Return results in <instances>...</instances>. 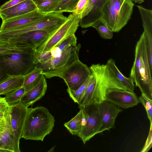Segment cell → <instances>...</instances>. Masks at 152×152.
I'll return each instance as SVG.
<instances>
[{
    "label": "cell",
    "instance_id": "6da1fadb",
    "mask_svg": "<svg viewBox=\"0 0 152 152\" xmlns=\"http://www.w3.org/2000/svg\"><path fill=\"white\" fill-rule=\"evenodd\" d=\"M129 77L142 94L152 100V69L148 60L143 32L135 46L134 60Z\"/></svg>",
    "mask_w": 152,
    "mask_h": 152
},
{
    "label": "cell",
    "instance_id": "7a4b0ae2",
    "mask_svg": "<svg viewBox=\"0 0 152 152\" xmlns=\"http://www.w3.org/2000/svg\"><path fill=\"white\" fill-rule=\"evenodd\" d=\"M55 121L54 117L46 108H28L22 138L43 141L53 130Z\"/></svg>",
    "mask_w": 152,
    "mask_h": 152
},
{
    "label": "cell",
    "instance_id": "3957f363",
    "mask_svg": "<svg viewBox=\"0 0 152 152\" xmlns=\"http://www.w3.org/2000/svg\"><path fill=\"white\" fill-rule=\"evenodd\" d=\"M134 4L131 0H108L101 18L113 32H118L131 19Z\"/></svg>",
    "mask_w": 152,
    "mask_h": 152
},
{
    "label": "cell",
    "instance_id": "277c9868",
    "mask_svg": "<svg viewBox=\"0 0 152 152\" xmlns=\"http://www.w3.org/2000/svg\"><path fill=\"white\" fill-rule=\"evenodd\" d=\"M66 18L61 13L46 14L39 20L30 24L9 31H0V41L33 30H44L50 35L64 23Z\"/></svg>",
    "mask_w": 152,
    "mask_h": 152
},
{
    "label": "cell",
    "instance_id": "5b68a950",
    "mask_svg": "<svg viewBox=\"0 0 152 152\" xmlns=\"http://www.w3.org/2000/svg\"><path fill=\"white\" fill-rule=\"evenodd\" d=\"M34 51L26 48L19 52L0 56V63L10 76H24L35 67Z\"/></svg>",
    "mask_w": 152,
    "mask_h": 152
},
{
    "label": "cell",
    "instance_id": "8992f818",
    "mask_svg": "<svg viewBox=\"0 0 152 152\" xmlns=\"http://www.w3.org/2000/svg\"><path fill=\"white\" fill-rule=\"evenodd\" d=\"M81 45L71 46L61 53L58 57H53L47 61L35 65V68L42 70V74L47 78L59 77L63 72L75 60L79 59Z\"/></svg>",
    "mask_w": 152,
    "mask_h": 152
},
{
    "label": "cell",
    "instance_id": "52a82bcc",
    "mask_svg": "<svg viewBox=\"0 0 152 152\" xmlns=\"http://www.w3.org/2000/svg\"><path fill=\"white\" fill-rule=\"evenodd\" d=\"M89 69L91 71L95 74L96 78V84L91 102L99 104L105 100L106 92L109 89L126 90L108 72L105 64H93Z\"/></svg>",
    "mask_w": 152,
    "mask_h": 152
},
{
    "label": "cell",
    "instance_id": "ba28073f",
    "mask_svg": "<svg viewBox=\"0 0 152 152\" xmlns=\"http://www.w3.org/2000/svg\"><path fill=\"white\" fill-rule=\"evenodd\" d=\"M81 111L83 123L80 133L77 135L84 144L99 133L102 124L98 104L93 102L84 105H78Z\"/></svg>",
    "mask_w": 152,
    "mask_h": 152
},
{
    "label": "cell",
    "instance_id": "9c48e42d",
    "mask_svg": "<svg viewBox=\"0 0 152 152\" xmlns=\"http://www.w3.org/2000/svg\"><path fill=\"white\" fill-rule=\"evenodd\" d=\"M80 19L73 14L67 18L65 21L36 49L38 53L48 52L56 47L63 40L75 34L79 26Z\"/></svg>",
    "mask_w": 152,
    "mask_h": 152
},
{
    "label": "cell",
    "instance_id": "30bf717a",
    "mask_svg": "<svg viewBox=\"0 0 152 152\" xmlns=\"http://www.w3.org/2000/svg\"><path fill=\"white\" fill-rule=\"evenodd\" d=\"M91 74L89 68L78 59L65 69L59 77L64 80L68 89L74 91L79 88Z\"/></svg>",
    "mask_w": 152,
    "mask_h": 152
},
{
    "label": "cell",
    "instance_id": "8fae6325",
    "mask_svg": "<svg viewBox=\"0 0 152 152\" xmlns=\"http://www.w3.org/2000/svg\"><path fill=\"white\" fill-rule=\"evenodd\" d=\"M50 35L48 33L44 30H33L0 41V43H8L19 47L30 48L35 50Z\"/></svg>",
    "mask_w": 152,
    "mask_h": 152
},
{
    "label": "cell",
    "instance_id": "7c38bea8",
    "mask_svg": "<svg viewBox=\"0 0 152 152\" xmlns=\"http://www.w3.org/2000/svg\"><path fill=\"white\" fill-rule=\"evenodd\" d=\"M11 125L14 139L15 152H20V139L22 135L28 107L23 105L20 102L9 106Z\"/></svg>",
    "mask_w": 152,
    "mask_h": 152
},
{
    "label": "cell",
    "instance_id": "4fadbf2b",
    "mask_svg": "<svg viewBox=\"0 0 152 152\" xmlns=\"http://www.w3.org/2000/svg\"><path fill=\"white\" fill-rule=\"evenodd\" d=\"M108 0H88L81 15L79 26L87 28L101 18L104 7Z\"/></svg>",
    "mask_w": 152,
    "mask_h": 152
},
{
    "label": "cell",
    "instance_id": "5bb4252c",
    "mask_svg": "<svg viewBox=\"0 0 152 152\" xmlns=\"http://www.w3.org/2000/svg\"><path fill=\"white\" fill-rule=\"evenodd\" d=\"M98 109L102 122L99 133L114 128L115 118L119 113L122 111L121 109L106 100L98 104Z\"/></svg>",
    "mask_w": 152,
    "mask_h": 152
},
{
    "label": "cell",
    "instance_id": "9a60e30c",
    "mask_svg": "<svg viewBox=\"0 0 152 152\" xmlns=\"http://www.w3.org/2000/svg\"><path fill=\"white\" fill-rule=\"evenodd\" d=\"M124 109L132 107L140 102L136 94L126 90L110 89L107 91L105 99Z\"/></svg>",
    "mask_w": 152,
    "mask_h": 152
},
{
    "label": "cell",
    "instance_id": "2e32d148",
    "mask_svg": "<svg viewBox=\"0 0 152 152\" xmlns=\"http://www.w3.org/2000/svg\"><path fill=\"white\" fill-rule=\"evenodd\" d=\"M45 15L37 10L5 20L2 21L0 31H9L30 24L39 20Z\"/></svg>",
    "mask_w": 152,
    "mask_h": 152
},
{
    "label": "cell",
    "instance_id": "e0dca14e",
    "mask_svg": "<svg viewBox=\"0 0 152 152\" xmlns=\"http://www.w3.org/2000/svg\"><path fill=\"white\" fill-rule=\"evenodd\" d=\"M37 10V5L32 0H25L8 8L0 10V18L3 21Z\"/></svg>",
    "mask_w": 152,
    "mask_h": 152
},
{
    "label": "cell",
    "instance_id": "ac0fdd59",
    "mask_svg": "<svg viewBox=\"0 0 152 152\" xmlns=\"http://www.w3.org/2000/svg\"><path fill=\"white\" fill-rule=\"evenodd\" d=\"M47 89V83L45 76L42 74L36 85L26 92L22 97L20 102L28 107L32 105L37 101L41 99L45 94Z\"/></svg>",
    "mask_w": 152,
    "mask_h": 152
},
{
    "label": "cell",
    "instance_id": "d6986e66",
    "mask_svg": "<svg viewBox=\"0 0 152 152\" xmlns=\"http://www.w3.org/2000/svg\"><path fill=\"white\" fill-rule=\"evenodd\" d=\"M105 65L108 71L126 88L127 90L134 92L135 86L133 80L130 77L128 78L125 77L121 73L113 59L111 58L108 60Z\"/></svg>",
    "mask_w": 152,
    "mask_h": 152
},
{
    "label": "cell",
    "instance_id": "ffe728a7",
    "mask_svg": "<svg viewBox=\"0 0 152 152\" xmlns=\"http://www.w3.org/2000/svg\"><path fill=\"white\" fill-rule=\"evenodd\" d=\"M24 76H10L0 84V96L5 95L23 86Z\"/></svg>",
    "mask_w": 152,
    "mask_h": 152
},
{
    "label": "cell",
    "instance_id": "44dd1931",
    "mask_svg": "<svg viewBox=\"0 0 152 152\" xmlns=\"http://www.w3.org/2000/svg\"><path fill=\"white\" fill-rule=\"evenodd\" d=\"M0 149L15 152L14 139L12 128L0 132Z\"/></svg>",
    "mask_w": 152,
    "mask_h": 152
},
{
    "label": "cell",
    "instance_id": "7402d4cb",
    "mask_svg": "<svg viewBox=\"0 0 152 152\" xmlns=\"http://www.w3.org/2000/svg\"><path fill=\"white\" fill-rule=\"evenodd\" d=\"M42 74V69L35 68L24 75L23 86L25 88L26 92L30 90L36 85Z\"/></svg>",
    "mask_w": 152,
    "mask_h": 152
},
{
    "label": "cell",
    "instance_id": "603a6c76",
    "mask_svg": "<svg viewBox=\"0 0 152 152\" xmlns=\"http://www.w3.org/2000/svg\"><path fill=\"white\" fill-rule=\"evenodd\" d=\"M82 113L80 110L74 118L69 121L65 123L64 126L72 134L77 135L82 129Z\"/></svg>",
    "mask_w": 152,
    "mask_h": 152
},
{
    "label": "cell",
    "instance_id": "cb8c5ba5",
    "mask_svg": "<svg viewBox=\"0 0 152 152\" xmlns=\"http://www.w3.org/2000/svg\"><path fill=\"white\" fill-rule=\"evenodd\" d=\"M91 72L92 74L91 78L83 96L78 104V105L86 104L91 102L92 101L96 84V78L95 74L92 72Z\"/></svg>",
    "mask_w": 152,
    "mask_h": 152
},
{
    "label": "cell",
    "instance_id": "d4e9b609",
    "mask_svg": "<svg viewBox=\"0 0 152 152\" xmlns=\"http://www.w3.org/2000/svg\"><path fill=\"white\" fill-rule=\"evenodd\" d=\"M26 92L25 88L22 86L5 95L4 97L9 106H12L20 102Z\"/></svg>",
    "mask_w": 152,
    "mask_h": 152
},
{
    "label": "cell",
    "instance_id": "484cf974",
    "mask_svg": "<svg viewBox=\"0 0 152 152\" xmlns=\"http://www.w3.org/2000/svg\"><path fill=\"white\" fill-rule=\"evenodd\" d=\"M91 27L95 28L100 37L103 39H110L113 38V32L108 28L101 18L94 23Z\"/></svg>",
    "mask_w": 152,
    "mask_h": 152
},
{
    "label": "cell",
    "instance_id": "4316f807",
    "mask_svg": "<svg viewBox=\"0 0 152 152\" xmlns=\"http://www.w3.org/2000/svg\"><path fill=\"white\" fill-rule=\"evenodd\" d=\"M91 76V75L89 76L85 82L76 91H72L68 89H67L69 96L75 103H79L90 80Z\"/></svg>",
    "mask_w": 152,
    "mask_h": 152
},
{
    "label": "cell",
    "instance_id": "83f0119b",
    "mask_svg": "<svg viewBox=\"0 0 152 152\" xmlns=\"http://www.w3.org/2000/svg\"><path fill=\"white\" fill-rule=\"evenodd\" d=\"M62 0H51L37 5L38 10L44 14L53 12Z\"/></svg>",
    "mask_w": 152,
    "mask_h": 152
},
{
    "label": "cell",
    "instance_id": "f1b7e54d",
    "mask_svg": "<svg viewBox=\"0 0 152 152\" xmlns=\"http://www.w3.org/2000/svg\"><path fill=\"white\" fill-rule=\"evenodd\" d=\"M79 0H62L53 12H72Z\"/></svg>",
    "mask_w": 152,
    "mask_h": 152
},
{
    "label": "cell",
    "instance_id": "f546056e",
    "mask_svg": "<svg viewBox=\"0 0 152 152\" xmlns=\"http://www.w3.org/2000/svg\"><path fill=\"white\" fill-rule=\"evenodd\" d=\"M26 48L8 43H0V56L17 53Z\"/></svg>",
    "mask_w": 152,
    "mask_h": 152
},
{
    "label": "cell",
    "instance_id": "4dcf8cb0",
    "mask_svg": "<svg viewBox=\"0 0 152 152\" xmlns=\"http://www.w3.org/2000/svg\"><path fill=\"white\" fill-rule=\"evenodd\" d=\"M77 40V38L75 34H73L63 40L55 48H57V50L60 55L61 53L68 48L76 46Z\"/></svg>",
    "mask_w": 152,
    "mask_h": 152
},
{
    "label": "cell",
    "instance_id": "1f68e13d",
    "mask_svg": "<svg viewBox=\"0 0 152 152\" xmlns=\"http://www.w3.org/2000/svg\"><path fill=\"white\" fill-rule=\"evenodd\" d=\"M138 99L146 110L147 117L149 120L150 124H152V100L149 99L143 94H141Z\"/></svg>",
    "mask_w": 152,
    "mask_h": 152
},
{
    "label": "cell",
    "instance_id": "d6a6232c",
    "mask_svg": "<svg viewBox=\"0 0 152 152\" xmlns=\"http://www.w3.org/2000/svg\"><path fill=\"white\" fill-rule=\"evenodd\" d=\"M88 1V0H79L74 7L72 14L80 19L81 14Z\"/></svg>",
    "mask_w": 152,
    "mask_h": 152
},
{
    "label": "cell",
    "instance_id": "836d02e7",
    "mask_svg": "<svg viewBox=\"0 0 152 152\" xmlns=\"http://www.w3.org/2000/svg\"><path fill=\"white\" fill-rule=\"evenodd\" d=\"M152 124H150V127L149 134L144 146L140 152H148L151 148L152 146Z\"/></svg>",
    "mask_w": 152,
    "mask_h": 152
},
{
    "label": "cell",
    "instance_id": "e575fe53",
    "mask_svg": "<svg viewBox=\"0 0 152 152\" xmlns=\"http://www.w3.org/2000/svg\"><path fill=\"white\" fill-rule=\"evenodd\" d=\"M25 0H10L0 7V10H4L16 5Z\"/></svg>",
    "mask_w": 152,
    "mask_h": 152
},
{
    "label": "cell",
    "instance_id": "d590c367",
    "mask_svg": "<svg viewBox=\"0 0 152 152\" xmlns=\"http://www.w3.org/2000/svg\"><path fill=\"white\" fill-rule=\"evenodd\" d=\"M10 76L0 63V84Z\"/></svg>",
    "mask_w": 152,
    "mask_h": 152
},
{
    "label": "cell",
    "instance_id": "8d00e7d4",
    "mask_svg": "<svg viewBox=\"0 0 152 152\" xmlns=\"http://www.w3.org/2000/svg\"><path fill=\"white\" fill-rule=\"evenodd\" d=\"M9 106L4 97L0 96V110L6 109Z\"/></svg>",
    "mask_w": 152,
    "mask_h": 152
},
{
    "label": "cell",
    "instance_id": "74e56055",
    "mask_svg": "<svg viewBox=\"0 0 152 152\" xmlns=\"http://www.w3.org/2000/svg\"><path fill=\"white\" fill-rule=\"evenodd\" d=\"M8 107L4 109L0 110V122L4 117L6 110Z\"/></svg>",
    "mask_w": 152,
    "mask_h": 152
},
{
    "label": "cell",
    "instance_id": "f35d334b",
    "mask_svg": "<svg viewBox=\"0 0 152 152\" xmlns=\"http://www.w3.org/2000/svg\"><path fill=\"white\" fill-rule=\"evenodd\" d=\"M37 5H38L43 2L48 1L51 0H32Z\"/></svg>",
    "mask_w": 152,
    "mask_h": 152
},
{
    "label": "cell",
    "instance_id": "ab89813d",
    "mask_svg": "<svg viewBox=\"0 0 152 152\" xmlns=\"http://www.w3.org/2000/svg\"><path fill=\"white\" fill-rule=\"evenodd\" d=\"M132 2L138 4H141L144 2V0H131Z\"/></svg>",
    "mask_w": 152,
    "mask_h": 152
}]
</instances>
